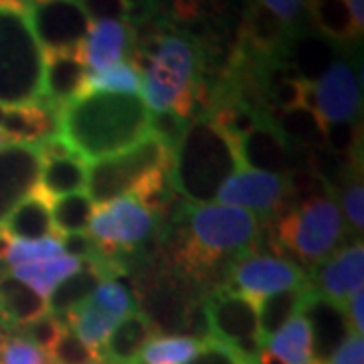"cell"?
<instances>
[{
    "label": "cell",
    "mask_w": 364,
    "mask_h": 364,
    "mask_svg": "<svg viewBox=\"0 0 364 364\" xmlns=\"http://www.w3.org/2000/svg\"><path fill=\"white\" fill-rule=\"evenodd\" d=\"M0 364H53L49 356L23 336L0 338Z\"/></svg>",
    "instance_id": "42"
},
{
    "label": "cell",
    "mask_w": 364,
    "mask_h": 364,
    "mask_svg": "<svg viewBox=\"0 0 364 364\" xmlns=\"http://www.w3.org/2000/svg\"><path fill=\"white\" fill-rule=\"evenodd\" d=\"M235 148L241 166L287 176V140L272 117L263 119L257 128L235 140Z\"/></svg>",
    "instance_id": "18"
},
{
    "label": "cell",
    "mask_w": 364,
    "mask_h": 364,
    "mask_svg": "<svg viewBox=\"0 0 364 364\" xmlns=\"http://www.w3.org/2000/svg\"><path fill=\"white\" fill-rule=\"evenodd\" d=\"M59 241H61L63 253L69 257H75L77 261H90L100 253V249L90 237V233L63 235V237H59Z\"/></svg>",
    "instance_id": "48"
},
{
    "label": "cell",
    "mask_w": 364,
    "mask_h": 364,
    "mask_svg": "<svg viewBox=\"0 0 364 364\" xmlns=\"http://www.w3.org/2000/svg\"><path fill=\"white\" fill-rule=\"evenodd\" d=\"M87 13L91 23L95 21H122L128 23V6L124 0H77Z\"/></svg>",
    "instance_id": "46"
},
{
    "label": "cell",
    "mask_w": 364,
    "mask_h": 364,
    "mask_svg": "<svg viewBox=\"0 0 364 364\" xmlns=\"http://www.w3.org/2000/svg\"><path fill=\"white\" fill-rule=\"evenodd\" d=\"M41 156L37 146L6 144L0 150V225L39 181Z\"/></svg>",
    "instance_id": "14"
},
{
    "label": "cell",
    "mask_w": 364,
    "mask_h": 364,
    "mask_svg": "<svg viewBox=\"0 0 364 364\" xmlns=\"http://www.w3.org/2000/svg\"><path fill=\"white\" fill-rule=\"evenodd\" d=\"M49 208H51L53 229H55L57 237L69 233H83L95 213L93 200L83 191L51 198Z\"/></svg>",
    "instance_id": "33"
},
{
    "label": "cell",
    "mask_w": 364,
    "mask_h": 364,
    "mask_svg": "<svg viewBox=\"0 0 364 364\" xmlns=\"http://www.w3.org/2000/svg\"><path fill=\"white\" fill-rule=\"evenodd\" d=\"M263 346L282 364H318L314 358L312 330L301 314L294 316Z\"/></svg>",
    "instance_id": "30"
},
{
    "label": "cell",
    "mask_w": 364,
    "mask_h": 364,
    "mask_svg": "<svg viewBox=\"0 0 364 364\" xmlns=\"http://www.w3.org/2000/svg\"><path fill=\"white\" fill-rule=\"evenodd\" d=\"M340 198H342V213L346 215V221L354 233H363L364 227V184L360 176V166H352L346 174L344 182L338 186Z\"/></svg>",
    "instance_id": "37"
},
{
    "label": "cell",
    "mask_w": 364,
    "mask_h": 364,
    "mask_svg": "<svg viewBox=\"0 0 364 364\" xmlns=\"http://www.w3.org/2000/svg\"><path fill=\"white\" fill-rule=\"evenodd\" d=\"M269 14H273L287 31L294 35L298 28L304 26L308 18V6L306 0H255ZM310 21V18H308Z\"/></svg>",
    "instance_id": "43"
},
{
    "label": "cell",
    "mask_w": 364,
    "mask_h": 364,
    "mask_svg": "<svg viewBox=\"0 0 364 364\" xmlns=\"http://www.w3.org/2000/svg\"><path fill=\"white\" fill-rule=\"evenodd\" d=\"M336 47L338 43L326 39L324 35H291L284 51V59L298 71L304 81L314 83L338 59Z\"/></svg>",
    "instance_id": "24"
},
{
    "label": "cell",
    "mask_w": 364,
    "mask_h": 364,
    "mask_svg": "<svg viewBox=\"0 0 364 364\" xmlns=\"http://www.w3.org/2000/svg\"><path fill=\"white\" fill-rule=\"evenodd\" d=\"M150 112L138 93L91 91L59 109V136L83 160L124 152L148 136Z\"/></svg>",
    "instance_id": "1"
},
{
    "label": "cell",
    "mask_w": 364,
    "mask_h": 364,
    "mask_svg": "<svg viewBox=\"0 0 364 364\" xmlns=\"http://www.w3.org/2000/svg\"><path fill=\"white\" fill-rule=\"evenodd\" d=\"M90 301H93L97 308H102L104 312L114 316L116 320H122L124 316L134 312V298H132L130 289L119 284L116 279H104L100 282L97 287L93 289L90 296Z\"/></svg>",
    "instance_id": "38"
},
{
    "label": "cell",
    "mask_w": 364,
    "mask_h": 364,
    "mask_svg": "<svg viewBox=\"0 0 364 364\" xmlns=\"http://www.w3.org/2000/svg\"><path fill=\"white\" fill-rule=\"evenodd\" d=\"M239 364H259L257 360H239Z\"/></svg>",
    "instance_id": "54"
},
{
    "label": "cell",
    "mask_w": 364,
    "mask_h": 364,
    "mask_svg": "<svg viewBox=\"0 0 364 364\" xmlns=\"http://www.w3.org/2000/svg\"><path fill=\"white\" fill-rule=\"evenodd\" d=\"M272 225L279 255L287 249L294 259L312 267L336 251L344 235V219L338 203L332 196L294 205L272 219Z\"/></svg>",
    "instance_id": "6"
},
{
    "label": "cell",
    "mask_w": 364,
    "mask_h": 364,
    "mask_svg": "<svg viewBox=\"0 0 364 364\" xmlns=\"http://www.w3.org/2000/svg\"><path fill=\"white\" fill-rule=\"evenodd\" d=\"M241 166L235 140L221 132L207 116L188 122L181 142L172 150L170 178L178 195L193 207L217 198L223 182Z\"/></svg>",
    "instance_id": "4"
},
{
    "label": "cell",
    "mask_w": 364,
    "mask_h": 364,
    "mask_svg": "<svg viewBox=\"0 0 364 364\" xmlns=\"http://www.w3.org/2000/svg\"><path fill=\"white\" fill-rule=\"evenodd\" d=\"M26 18L43 51L81 47L91 18L77 0H26Z\"/></svg>",
    "instance_id": "8"
},
{
    "label": "cell",
    "mask_w": 364,
    "mask_h": 364,
    "mask_svg": "<svg viewBox=\"0 0 364 364\" xmlns=\"http://www.w3.org/2000/svg\"><path fill=\"white\" fill-rule=\"evenodd\" d=\"M198 348L200 342L188 336H156L144 346L138 358L144 364H186Z\"/></svg>",
    "instance_id": "35"
},
{
    "label": "cell",
    "mask_w": 364,
    "mask_h": 364,
    "mask_svg": "<svg viewBox=\"0 0 364 364\" xmlns=\"http://www.w3.org/2000/svg\"><path fill=\"white\" fill-rule=\"evenodd\" d=\"M79 267H81V261L63 253V255L53 257V259L14 265V267H11V275L31 287L33 291H37L41 298L47 299L53 289L63 279H67L69 275L79 272Z\"/></svg>",
    "instance_id": "31"
},
{
    "label": "cell",
    "mask_w": 364,
    "mask_h": 364,
    "mask_svg": "<svg viewBox=\"0 0 364 364\" xmlns=\"http://www.w3.org/2000/svg\"><path fill=\"white\" fill-rule=\"evenodd\" d=\"M142 77L132 63H117V65L100 69V71H87L85 83L79 95L91 93V91H104V93H140Z\"/></svg>",
    "instance_id": "34"
},
{
    "label": "cell",
    "mask_w": 364,
    "mask_h": 364,
    "mask_svg": "<svg viewBox=\"0 0 364 364\" xmlns=\"http://www.w3.org/2000/svg\"><path fill=\"white\" fill-rule=\"evenodd\" d=\"M63 255L61 241L57 237H47V239H35V241H18L11 239L9 249L4 253V261L14 267L23 263H35V261L53 259Z\"/></svg>",
    "instance_id": "36"
},
{
    "label": "cell",
    "mask_w": 364,
    "mask_h": 364,
    "mask_svg": "<svg viewBox=\"0 0 364 364\" xmlns=\"http://www.w3.org/2000/svg\"><path fill=\"white\" fill-rule=\"evenodd\" d=\"M326 364H364L363 334L350 332Z\"/></svg>",
    "instance_id": "49"
},
{
    "label": "cell",
    "mask_w": 364,
    "mask_h": 364,
    "mask_svg": "<svg viewBox=\"0 0 364 364\" xmlns=\"http://www.w3.org/2000/svg\"><path fill=\"white\" fill-rule=\"evenodd\" d=\"M306 6L308 18L326 39L346 43L360 37V31L354 25L344 0H306Z\"/></svg>",
    "instance_id": "32"
},
{
    "label": "cell",
    "mask_w": 364,
    "mask_h": 364,
    "mask_svg": "<svg viewBox=\"0 0 364 364\" xmlns=\"http://www.w3.org/2000/svg\"><path fill=\"white\" fill-rule=\"evenodd\" d=\"M172 166V150L154 136H146L132 148L91 162L87 168V196L104 207L119 196L132 195L140 182L160 168Z\"/></svg>",
    "instance_id": "7"
},
{
    "label": "cell",
    "mask_w": 364,
    "mask_h": 364,
    "mask_svg": "<svg viewBox=\"0 0 364 364\" xmlns=\"http://www.w3.org/2000/svg\"><path fill=\"white\" fill-rule=\"evenodd\" d=\"M301 312L312 330L314 358L318 364H326L352 332L344 306L334 304L332 299L320 296L316 289L310 287V294L304 301Z\"/></svg>",
    "instance_id": "15"
},
{
    "label": "cell",
    "mask_w": 364,
    "mask_h": 364,
    "mask_svg": "<svg viewBox=\"0 0 364 364\" xmlns=\"http://www.w3.org/2000/svg\"><path fill=\"white\" fill-rule=\"evenodd\" d=\"M348 308L344 310L346 312V318H348V322H350L352 332H356V334H363L364 332V291H356V294H352L350 298H348Z\"/></svg>",
    "instance_id": "50"
},
{
    "label": "cell",
    "mask_w": 364,
    "mask_h": 364,
    "mask_svg": "<svg viewBox=\"0 0 364 364\" xmlns=\"http://www.w3.org/2000/svg\"><path fill=\"white\" fill-rule=\"evenodd\" d=\"M49 314L47 299L18 282L11 273H0V326L2 328H25Z\"/></svg>",
    "instance_id": "22"
},
{
    "label": "cell",
    "mask_w": 364,
    "mask_h": 364,
    "mask_svg": "<svg viewBox=\"0 0 364 364\" xmlns=\"http://www.w3.org/2000/svg\"><path fill=\"white\" fill-rule=\"evenodd\" d=\"M217 200L223 205L245 208L253 215L259 213L269 221L294 207L287 176L249 168H239L223 182Z\"/></svg>",
    "instance_id": "9"
},
{
    "label": "cell",
    "mask_w": 364,
    "mask_h": 364,
    "mask_svg": "<svg viewBox=\"0 0 364 364\" xmlns=\"http://www.w3.org/2000/svg\"><path fill=\"white\" fill-rule=\"evenodd\" d=\"M310 282L306 286L289 287L272 296L257 299V322H259V338L265 344L275 336L284 326L301 312L304 301L310 294Z\"/></svg>",
    "instance_id": "26"
},
{
    "label": "cell",
    "mask_w": 364,
    "mask_h": 364,
    "mask_svg": "<svg viewBox=\"0 0 364 364\" xmlns=\"http://www.w3.org/2000/svg\"><path fill=\"white\" fill-rule=\"evenodd\" d=\"M6 138H4V136H2V134H0V150H2V148H4V146H6Z\"/></svg>",
    "instance_id": "53"
},
{
    "label": "cell",
    "mask_w": 364,
    "mask_h": 364,
    "mask_svg": "<svg viewBox=\"0 0 364 364\" xmlns=\"http://www.w3.org/2000/svg\"><path fill=\"white\" fill-rule=\"evenodd\" d=\"M186 364H239V358L231 346L213 338L200 344L198 352Z\"/></svg>",
    "instance_id": "47"
},
{
    "label": "cell",
    "mask_w": 364,
    "mask_h": 364,
    "mask_svg": "<svg viewBox=\"0 0 364 364\" xmlns=\"http://www.w3.org/2000/svg\"><path fill=\"white\" fill-rule=\"evenodd\" d=\"M231 284L241 294L259 299L289 287L306 286L308 277L298 263L267 253H245L231 267Z\"/></svg>",
    "instance_id": "10"
},
{
    "label": "cell",
    "mask_w": 364,
    "mask_h": 364,
    "mask_svg": "<svg viewBox=\"0 0 364 364\" xmlns=\"http://www.w3.org/2000/svg\"><path fill=\"white\" fill-rule=\"evenodd\" d=\"M132 55V65L142 77L140 97L148 112L172 109L184 119L195 116L196 83L203 71L195 41L181 33L154 31L138 39Z\"/></svg>",
    "instance_id": "2"
},
{
    "label": "cell",
    "mask_w": 364,
    "mask_h": 364,
    "mask_svg": "<svg viewBox=\"0 0 364 364\" xmlns=\"http://www.w3.org/2000/svg\"><path fill=\"white\" fill-rule=\"evenodd\" d=\"M23 330V338L28 340L31 344H35L39 350H43L45 354L51 350V346L57 342V338L61 336V332L65 330V326L59 324V320L51 316V314H45L41 316L39 320L26 324Z\"/></svg>",
    "instance_id": "44"
},
{
    "label": "cell",
    "mask_w": 364,
    "mask_h": 364,
    "mask_svg": "<svg viewBox=\"0 0 364 364\" xmlns=\"http://www.w3.org/2000/svg\"><path fill=\"white\" fill-rule=\"evenodd\" d=\"M273 124L282 136L306 148H324L326 146V122L310 105H296L272 116Z\"/></svg>",
    "instance_id": "28"
},
{
    "label": "cell",
    "mask_w": 364,
    "mask_h": 364,
    "mask_svg": "<svg viewBox=\"0 0 364 364\" xmlns=\"http://www.w3.org/2000/svg\"><path fill=\"white\" fill-rule=\"evenodd\" d=\"M156 336L158 330L146 318V314L130 312L128 316H124L109 332L104 346L100 348V350H104L100 352V358L114 364H132L140 356L144 346Z\"/></svg>",
    "instance_id": "21"
},
{
    "label": "cell",
    "mask_w": 364,
    "mask_h": 364,
    "mask_svg": "<svg viewBox=\"0 0 364 364\" xmlns=\"http://www.w3.org/2000/svg\"><path fill=\"white\" fill-rule=\"evenodd\" d=\"M4 114H6V107L0 105V124H2V119H4Z\"/></svg>",
    "instance_id": "52"
},
{
    "label": "cell",
    "mask_w": 364,
    "mask_h": 364,
    "mask_svg": "<svg viewBox=\"0 0 364 364\" xmlns=\"http://www.w3.org/2000/svg\"><path fill=\"white\" fill-rule=\"evenodd\" d=\"M360 124L356 122L326 124V148L340 156L356 158V148H360Z\"/></svg>",
    "instance_id": "40"
},
{
    "label": "cell",
    "mask_w": 364,
    "mask_h": 364,
    "mask_svg": "<svg viewBox=\"0 0 364 364\" xmlns=\"http://www.w3.org/2000/svg\"><path fill=\"white\" fill-rule=\"evenodd\" d=\"M146 318L158 332H182V322L188 304L193 301L188 289L176 275H158L150 286L140 291Z\"/></svg>",
    "instance_id": "17"
},
{
    "label": "cell",
    "mask_w": 364,
    "mask_h": 364,
    "mask_svg": "<svg viewBox=\"0 0 364 364\" xmlns=\"http://www.w3.org/2000/svg\"><path fill=\"white\" fill-rule=\"evenodd\" d=\"M47 356L53 364H97L100 352L91 350L87 344H83L75 336L73 330L65 328L51 350L47 352Z\"/></svg>",
    "instance_id": "39"
},
{
    "label": "cell",
    "mask_w": 364,
    "mask_h": 364,
    "mask_svg": "<svg viewBox=\"0 0 364 364\" xmlns=\"http://www.w3.org/2000/svg\"><path fill=\"white\" fill-rule=\"evenodd\" d=\"M213 338L227 346L259 338L257 299L233 289H215L205 298Z\"/></svg>",
    "instance_id": "12"
},
{
    "label": "cell",
    "mask_w": 364,
    "mask_h": 364,
    "mask_svg": "<svg viewBox=\"0 0 364 364\" xmlns=\"http://www.w3.org/2000/svg\"><path fill=\"white\" fill-rule=\"evenodd\" d=\"M312 289L320 296L344 306L352 294L360 291L364 284V245L363 241L352 243L332 257L314 267L312 277H308Z\"/></svg>",
    "instance_id": "13"
},
{
    "label": "cell",
    "mask_w": 364,
    "mask_h": 364,
    "mask_svg": "<svg viewBox=\"0 0 364 364\" xmlns=\"http://www.w3.org/2000/svg\"><path fill=\"white\" fill-rule=\"evenodd\" d=\"M112 215L117 231L119 249L126 253L134 247H140L154 231V215L136 200L134 195H124L105 205Z\"/></svg>",
    "instance_id": "25"
},
{
    "label": "cell",
    "mask_w": 364,
    "mask_h": 364,
    "mask_svg": "<svg viewBox=\"0 0 364 364\" xmlns=\"http://www.w3.org/2000/svg\"><path fill=\"white\" fill-rule=\"evenodd\" d=\"M182 332H184V336L196 340L200 344L213 340V330H210V320H208L205 298L193 299L188 304L186 314H184V322H182Z\"/></svg>",
    "instance_id": "45"
},
{
    "label": "cell",
    "mask_w": 364,
    "mask_h": 364,
    "mask_svg": "<svg viewBox=\"0 0 364 364\" xmlns=\"http://www.w3.org/2000/svg\"><path fill=\"white\" fill-rule=\"evenodd\" d=\"M346 2V6H348V11L352 14V21H354V25L356 28L363 33V25H364V0H344Z\"/></svg>",
    "instance_id": "51"
},
{
    "label": "cell",
    "mask_w": 364,
    "mask_h": 364,
    "mask_svg": "<svg viewBox=\"0 0 364 364\" xmlns=\"http://www.w3.org/2000/svg\"><path fill=\"white\" fill-rule=\"evenodd\" d=\"M100 282H104V279H102L100 272L93 267V263L91 261H81L79 272L69 275L67 279H63L49 294V298H47V310L61 324L67 314L71 312V310H75L79 304H83L85 299L90 298Z\"/></svg>",
    "instance_id": "29"
},
{
    "label": "cell",
    "mask_w": 364,
    "mask_h": 364,
    "mask_svg": "<svg viewBox=\"0 0 364 364\" xmlns=\"http://www.w3.org/2000/svg\"><path fill=\"white\" fill-rule=\"evenodd\" d=\"M132 28L122 21H95L91 23L87 39L81 45L83 61L90 71H100L117 65L132 53Z\"/></svg>",
    "instance_id": "20"
},
{
    "label": "cell",
    "mask_w": 364,
    "mask_h": 364,
    "mask_svg": "<svg viewBox=\"0 0 364 364\" xmlns=\"http://www.w3.org/2000/svg\"><path fill=\"white\" fill-rule=\"evenodd\" d=\"M314 109L326 124L356 122L363 105V85L346 59H336L312 83Z\"/></svg>",
    "instance_id": "11"
},
{
    "label": "cell",
    "mask_w": 364,
    "mask_h": 364,
    "mask_svg": "<svg viewBox=\"0 0 364 364\" xmlns=\"http://www.w3.org/2000/svg\"><path fill=\"white\" fill-rule=\"evenodd\" d=\"M0 134L9 144L39 146L41 142L59 136V107L47 104L45 100L23 107H6Z\"/></svg>",
    "instance_id": "19"
},
{
    "label": "cell",
    "mask_w": 364,
    "mask_h": 364,
    "mask_svg": "<svg viewBox=\"0 0 364 364\" xmlns=\"http://www.w3.org/2000/svg\"><path fill=\"white\" fill-rule=\"evenodd\" d=\"M184 217L186 227L174 247V259L178 269L193 279H207L225 257L251 253L259 233L253 213L223 203L186 205Z\"/></svg>",
    "instance_id": "3"
},
{
    "label": "cell",
    "mask_w": 364,
    "mask_h": 364,
    "mask_svg": "<svg viewBox=\"0 0 364 364\" xmlns=\"http://www.w3.org/2000/svg\"><path fill=\"white\" fill-rule=\"evenodd\" d=\"M0 229L11 239H18V241H35V239L57 237L55 229H53L49 198L41 195L37 188H33L9 213V217L0 225Z\"/></svg>",
    "instance_id": "23"
},
{
    "label": "cell",
    "mask_w": 364,
    "mask_h": 364,
    "mask_svg": "<svg viewBox=\"0 0 364 364\" xmlns=\"http://www.w3.org/2000/svg\"><path fill=\"white\" fill-rule=\"evenodd\" d=\"M87 75L81 47L43 51V97L47 104L63 107L79 97Z\"/></svg>",
    "instance_id": "16"
},
{
    "label": "cell",
    "mask_w": 364,
    "mask_h": 364,
    "mask_svg": "<svg viewBox=\"0 0 364 364\" xmlns=\"http://www.w3.org/2000/svg\"><path fill=\"white\" fill-rule=\"evenodd\" d=\"M191 119H184L176 112L166 109V112H150L148 119V134L158 138L160 142H164L170 150L176 148V144L181 142L182 134L186 130Z\"/></svg>",
    "instance_id": "41"
},
{
    "label": "cell",
    "mask_w": 364,
    "mask_h": 364,
    "mask_svg": "<svg viewBox=\"0 0 364 364\" xmlns=\"http://www.w3.org/2000/svg\"><path fill=\"white\" fill-rule=\"evenodd\" d=\"M87 184V166L85 160L77 154L65 158H55L41 164L37 191L49 200L57 196L81 193Z\"/></svg>",
    "instance_id": "27"
},
{
    "label": "cell",
    "mask_w": 364,
    "mask_h": 364,
    "mask_svg": "<svg viewBox=\"0 0 364 364\" xmlns=\"http://www.w3.org/2000/svg\"><path fill=\"white\" fill-rule=\"evenodd\" d=\"M43 97V49L25 11L0 6V105L23 107Z\"/></svg>",
    "instance_id": "5"
}]
</instances>
